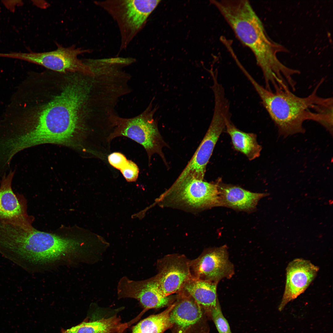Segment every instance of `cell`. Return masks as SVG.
<instances>
[{
	"label": "cell",
	"instance_id": "obj_11",
	"mask_svg": "<svg viewBox=\"0 0 333 333\" xmlns=\"http://www.w3.org/2000/svg\"><path fill=\"white\" fill-rule=\"evenodd\" d=\"M189 261L184 255L178 254L166 255L158 261V273L154 277L165 296L178 293L192 278Z\"/></svg>",
	"mask_w": 333,
	"mask_h": 333
},
{
	"label": "cell",
	"instance_id": "obj_3",
	"mask_svg": "<svg viewBox=\"0 0 333 333\" xmlns=\"http://www.w3.org/2000/svg\"><path fill=\"white\" fill-rule=\"evenodd\" d=\"M245 76L258 94L262 104L277 127L279 134L287 137L298 133H304V121L311 120L312 111L324 97L317 94L322 79L312 92L301 97L290 90L269 91L259 84L249 73Z\"/></svg>",
	"mask_w": 333,
	"mask_h": 333
},
{
	"label": "cell",
	"instance_id": "obj_5",
	"mask_svg": "<svg viewBox=\"0 0 333 333\" xmlns=\"http://www.w3.org/2000/svg\"><path fill=\"white\" fill-rule=\"evenodd\" d=\"M153 98L146 109L135 117L130 118L120 117L117 114L112 117L110 125L113 131L107 138L109 142L115 138L124 136L142 146L147 153L150 165L151 156L158 154L166 164L162 148L167 145L163 140L158 128L157 121L154 115L158 108L153 107Z\"/></svg>",
	"mask_w": 333,
	"mask_h": 333
},
{
	"label": "cell",
	"instance_id": "obj_8",
	"mask_svg": "<svg viewBox=\"0 0 333 333\" xmlns=\"http://www.w3.org/2000/svg\"><path fill=\"white\" fill-rule=\"evenodd\" d=\"M231 115L229 106L217 102L214 104L211 123L193 156L175 182L179 184L192 179L203 180L206 167L219 138L225 129L226 118Z\"/></svg>",
	"mask_w": 333,
	"mask_h": 333
},
{
	"label": "cell",
	"instance_id": "obj_2",
	"mask_svg": "<svg viewBox=\"0 0 333 333\" xmlns=\"http://www.w3.org/2000/svg\"><path fill=\"white\" fill-rule=\"evenodd\" d=\"M238 39L253 53L264 79L271 78L277 62L272 57L271 44L262 23L249 2L246 0H212Z\"/></svg>",
	"mask_w": 333,
	"mask_h": 333
},
{
	"label": "cell",
	"instance_id": "obj_15",
	"mask_svg": "<svg viewBox=\"0 0 333 333\" xmlns=\"http://www.w3.org/2000/svg\"><path fill=\"white\" fill-rule=\"evenodd\" d=\"M221 206L247 212L254 211L259 200L269 195L267 193H254L240 187L217 182Z\"/></svg>",
	"mask_w": 333,
	"mask_h": 333
},
{
	"label": "cell",
	"instance_id": "obj_4",
	"mask_svg": "<svg viewBox=\"0 0 333 333\" xmlns=\"http://www.w3.org/2000/svg\"><path fill=\"white\" fill-rule=\"evenodd\" d=\"M9 244L13 262L23 268L26 263L57 260L74 253L80 246L73 239L20 226L11 232Z\"/></svg>",
	"mask_w": 333,
	"mask_h": 333
},
{
	"label": "cell",
	"instance_id": "obj_22",
	"mask_svg": "<svg viewBox=\"0 0 333 333\" xmlns=\"http://www.w3.org/2000/svg\"><path fill=\"white\" fill-rule=\"evenodd\" d=\"M210 317L219 333H232L228 323L222 313L219 302L212 310Z\"/></svg>",
	"mask_w": 333,
	"mask_h": 333
},
{
	"label": "cell",
	"instance_id": "obj_21",
	"mask_svg": "<svg viewBox=\"0 0 333 333\" xmlns=\"http://www.w3.org/2000/svg\"><path fill=\"white\" fill-rule=\"evenodd\" d=\"M109 163L113 167L120 171L126 180L128 182H135L139 172V168L134 162L127 159L122 154L113 153L108 158Z\"/></svg>",
	"mask_w": 333,
	"mask_h": 333
},
{
	"label": "cell",
	"instance_id": "obj_1",
	"mask_svg": "<svg viewBox=\"0 0 333 333\" xmlns=\"http://www.w3.org/2000/svg\"><path fill=\"white\" fill-rule=\"evenodd\" d=\"M92 87L86 80L73 81L43 107L30 124H24L20 137L25 149L45 143H74Z\"/></svg>",
	"mask_w": 333,
	"mask_h": 333
},
{
	"label": "cell",
	"instance_id": "obj_10",
	"mask_svg": "<svg viewBox=\"0 0 333 333\" xmlns=\"http://www.w3.org/2000/svg\"><path fill=\"white\" fill-rule=\"evenodd\" d=\"M189 265L192 278L217 283L222 279L231 278L234 273L224 245L205 249L198 257L190 260Z\"/></svg>",
	"mask_w": 333,
	"mask_h": 333
},
{
	"label": "cell",
	"instance_id": "obj_23",
	"mask_svg": "<svg viewBox=\"0 0 333 333\" xmlns=\"http://www.w3.org/2000/svg\"><path fill=\"white\" fill-rule=\"evenodd\" d=\"M2 2L6 8L12 12L14 11L16 6H21L23 4L21 0H3Z\"/></svg>",
	"mask_w": 333,
	"mask_h": 333
},
{
	"label": "cell",
	"instance_id": "obj_19",
	"mask_svg": "<svg viewBox=\"0 0 333 333\" xmlns=\"http://www.w3.org/2000/svg\"><path fill=\"white\" fill-rule=\"evenodd\" d=\"M129 326L128 323L121 322L120 318L115 315L95 321L83 322L62 333H121Z\"/></svg>",
	"mask_w": 333,
	"mask_h": 333
},
{
	"label": "cell",
	"instance_id": "obj_12",
	"mask_svg": "<svg viewBox=\"0 0 333 333\" xmlns=\"http://www.w3.org/2000/svg\"><path fill=\"white\" fill-rule=\"evenodd\" d=\"M117 294L118 299L137 300L145 310L169 306L173 299L171 295L165 296L162 294L154 276L139 281L123 276L118 282Z\"/></svg>",
	"mask_w": 333,
	"mask_h": 333
},
{
	"label": "cell",
	"instance_id": "obj_17",
	"mask_svg": "<svg viewBox=\"0 0 333 333\" xmlns=\"http://www.w3.org/2000/svg\"><path fill=\"white\" fill-rule=\"evenodd\" d=\"M217 284L192 277L186 283L180 291L191 296L210 317L212 310L219 302L217 295Z\"/></svg>",
	"mask_w": 333,
	"mask_h": 333
},
{
	"label": "cell",
	"instance_id": "obj_13",
	"mask_svg": "<svg viewBox=\"0 0 333 333\" xmlns=\"http://www.w3.org/2000/svg\"><path fill=\"white\" fill-rule=\"evenodd\" d=\"M15 170L11 169L0 181V221L20 226L31 227L27 214L26 203L23 195L15 193L12 187Z\"/></svg>",
	"mask_w": 333,
	"mask_h": 333
},
{
	"label": "cell",
	"instance_id": "obj_9",
	"mask_svg": "<svg viewBox=\"0 0 333 333\" xmlns=\"http://www.w3.org/2000/svg\"><path fill=\"white\" fill-rule=\"evenodd\" d=\"M56 50L43 52L6 53L5 57L17 58L37 64L49 69L59 72H78L84 75L94 73L91 67L78 56L89 53L88 49L76 48L73 45L67 47L57 44Z\"/></svg>",
	"mask_w": 333,
	"mask_h": 333
},
{
	"label": "cell",
	"instance_id": "obj_7",
	"mask_svg": "<svg viewBox=\"0 0 333 333\" xmlns=\"http://www.w3.org/2000/svg\"><path fill=\"white\" fill-rule=\"evenodd\" d=\"M157 202L163 206L195 211L221 206L217 184L192 179L171 186Z\"/></svg>",
	"mask_w": 333,
	"mask_h": 333
},
{
	"label": "cell",
	"instance_id": "obj_20",
	"mask_svg": "<svg viewBox=\"0 0 333 333\" xmlns=\"http://www.w3.org/2000/svg\"><path fill=\"white\" fill-rule=\"evenodd\" d=\"M174 306L175 303L171 304L161 313L142 320L133 327L131 333H163L173 324L170 315Z\"/></svg>",
	"mask_w": 333,
	"mask_h": 333
},
{
	"label": "cell",
	"instance_id": "obj_14",
	"mask_svg": "<svg viewBox=\"0 0 333 333\" xmlns=\"http://www.w3.org/2000/svg\"><path fill=\"white\" fill-rule=\"evenodd\" d=\"M319 268L310 261L296 258L286 268L285 290L278 308L282 311L287 303L303 293L317 275Z\"/></svg>",
	"mask_w": 333,
	"mask_h": 333
},
{
	"label": "cell",
	"instance_id": "obj_16",
	"mask_svg": "<svg viewBox=\"0 0 333 333\" xmlns=\"http://www.w3.org/2000/svg\"><path fill=\"white\" fill-rule=\"evenodd\" d=\"M176 298L170 315L173 324L184 330L202 319L204 310L191 296L180 291L177 294Z\"/></svg>",
	"mask_w": 333,
	"mask_h": 333
},
{
	"label": "cell",
	"instance_id": "obj_6",
	"mask_svg": "<svg viewBox=\"0 0 333 333\" xmlns=\"http://www.w3.org/2000/svg\"><path fill=\"white\" fill-rule=\"evenodd\" d=\"M160 2L158 0H108L94 3L116 22L121 37L119 52L126 49Z\"/></svg>",
	"mask_w": 333,
	"mask_h": 333
},
{
	"label": "cell",
	"instance_id": "obj_18",
	"mask_svg": "<svg viewBox=\"0 0 333 333\" xmlns=\"http://www.w3.org/2000/svg\"><path fill=\"white\" fill-rule=\"evenodd\" d=\"M231 115L226 119L225 129L231 137L235 148L245 154L250 160L258 157L262 147L257 142L256 134L239 130L231 121Z\"/></svg>",
	"mask_w": 333,
	"mask_h": 333
}]
</instances>
